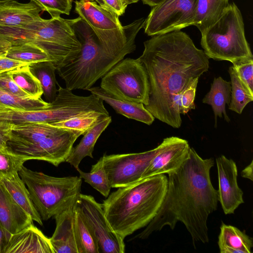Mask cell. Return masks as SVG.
<instances>
[{
	"instance_id": "1",
	"label": "cell",
	"mask_w": 253,
	"mask_h": 253,
	"mask_svg": "<svg viewBox=\"0 0 253 253\" xmlns=\"http://www.w3.org/2000/svg\"><path fill=\"white\" fill-rule=\"evenodd\" d=\"M144 46L138 59L149 85V103L144 106L155 118L178 128L182 123L180 96L191 82L208 71L209 58L180 30L153 36Z\"/></svg>"
},
{
	"instance_id": "2",
	"label": "cell",
	"mask_w": 253,
	"mask_h": 253,
	"mask_svg": "<svg viewBox=\"0 0 253 253\" xmlns=\"http://www.w3.org/2000/svg\"><path fill=\"white\" fill-rule=\"evenodd\" d=\"M212 158L203 159L193 148L177 169L168 173L167 190L156 216L133 239H146L153 232L169 226L173 230L178 222L190 234L193 244L209 242L208 219L217 209L218 191L212 186L210 170Z\"/></svg>"
},
{
	"instance_id": "3",
	"label": "cell",
	"mask_w": 253,
	"mask_h": 253,
	"mask_svg": "<svg viewBox=\"0 0 253 253\" xmlns=\"http://www.w3.org/2000/svg\"><path fill=\"white\" fill-rule=\"evenodd\" d=\"M165 174L141 179L119 187L103 201L105 217L122 238L145 227L157 215L167 190Z\"/></svg>"
},
{
	"instance_id": "4",
	"label": "cell",
	"mask_w": 253,
	"mask_h": 253,
	"mask_svg": "<svg viewBox=\"0 0 253 253\" xmlns=\"http://www.w3.org/2000/svg\"><path fill=\"white\" fill-rule=\"evenodd\" d=\"M79 19L41 17L22 27L0 26V52L11 46L32 43L49 56L57 70L72 62L81 51L74 28Z\"/></svg>"
},
{
	"instance_id": "5",
	"label": "cell",
	"mask_w": 253,
	"mask_h": 253,
	"mask_svg": "<svg viewBox=\"0 0 253 253\" xmlns=\"http://www.w3.org/2000/svg\"><path fill=\"white\" fill-rule=\"evenodd\" d=\"M74 28L82 45L81 51L72 62L56 70L67 88L88 90L124 57L105 49L80 17Z\"/></svg>"
},
{
	"instance_id": "6",
	"label": "cell",
	"mask_w": 253,
	"mask_h": 253,
	"mask_svg": "<svg viewBox=\"0 0 253 253\" xmlns=\"http://www.w3.org/2000/svg\"><path fill=\"white\" fill-rule=\"evenodd\" d=\"M42 220L74 206L81 194L80 176L54 177L24 166L18 172Z\"/></svg>"
},
{
	"instance_id": "7",
	"label": "cell",
	"mask_w": 253,
	"mask_h": 253,
	"mask_svg": "<svg viewBox=\"0 0 253 253\" xmlns=\"http://www.w3.org/2000/svg\"><path fill=\"white\" fill-rule=\"evenodd\" d=\"M75 11L90 28L101 45L110 52L125 57L136 49L135 38L145 18L123 26L119 17L95 1H75Z\"/></svg>"
},
{
	"instance_id": "8",
	"label": "cell",
	"mask_w": 253,
	"mask_h": 253,
	"mask_svg": "<svg viewBox=\"0 0 253 253\" xmlns=\"http://www.w3.org/2000/svg\"><path fill=\"white\" fill-rule=\"evenodd\" d=\"M201 35V45L209 58L232 64L253 59L243 16L234 2L230 3L218 20Z\"/></svg>"
},
{
	"instance_id": "9",
	"label": "cell",
	"mask_w": 253,
	"mask_h": 253,
	"mask_svg": "<svg viewBox=\"0 0 253 253\" xmlns=\"http://www.w3.org/2000/svg\"><path fill=\"white\" fill-rule=\"evenodd\" d=\"M100 87L118 99L148 104V77L138 58H124L119 62L101 78Z\"/></svg>"
},
{
	"instance_id": "10",
	"label": "cell",
	"mask_w": 253,
	"mask_h": 253,
	"mask_svg": "<svg viewBox=\"0 0 253 253\" xmlns=\"http://www.w3.org/2000/svg\"><path fill=\"white\" fill-rule=\"evenodd\" d=\"M197 0H164L153 7L143 28L148 36L164 34L193 25Z\"/></svg>"
},
{
	"instance_id": "11",
	"label": "cell",
	"mask_w": 253,
	"mask_h": 253,
	"mask_svg": "<svg viewBox=\"0 0 253 253\" xmlns=\"http://www.w3.org/2000/svg\"><path fill=\"white\" fill-rule=\"evenodd\" d=\"M164 140L157 147L143 152L103 154L105 169L111 188L126 186L141 179L153 158L162 149Z\"/></svg>"
},
{
	"instance_id": "12",
	"label": "cell",
	"mask_w": 253,
	"mask_h": 253,
	"mask_svg": "<svg viewBox=\"0 0 253 253\" xmlns=\"http://www.w3.org/2000/svg\"><path fill=\"white\" fill-rule=\"evenodd\" d=\"M84 134L81 131L63 129L35 144L7 146L27 160L44 161L58 167L66 161L74 143L80 135Z\"/></svg>"
},
{
	"instance_id": "13",
	"label": "cell",
	"mask_w": 253,
	"mask_h": 253,
	"mask_svg": "<svg viewBox=\"0 0 253 253\" xmlns=\"http://www.w3.org/2000/svg\"><path fill=\"white\" fill-rule=\"evenodd\" d=\"M77 204L93 229L100 253H124V239L111 228L104 214L102 204L88 195L81 194Z\"/></svg>"
},
{
	"instance_id": "14",
	"label": "cell",
	"mask_w": 253,
	"mask_h": 253,
	"mask_svg": "<svg viewBox=\"0 0 253 253\" xmlns=\"http://www.w3.org/2000/svg\"><path fill=\"white\" fill-rule=\"evenodd\" d=\"M218 177V200L225 214L234 213L244 203L243 192L237 182L238 169L236 163L224 155L216 159Z\"/></svg>"
},
{
	"instance_id": "15",
	"label": "cell",
	"mask_w": 253,
	"mask_h": 253,
	"mask_svg": "<svg viewBox=\"0 0 253 253\" xmlns=\"http://www.w3.org/2000/svg\"><path fill=\"white\" fill-rule=\"evenodd\" d=\"M163 140V147L153 158L141 179L158 174H168L178 169L187 158L190 147L186 140L171 136Z\"/></svg>"
},
{
	"instance_id": "16",
	"label": "cell",
	"mask_w": 253,
	"mask_h": 253,
	"mask_svg": "<svg viewBox=\"0 0 253 253\" xmlns=\"http://www.w3.org/2000/svg\"><path fill=\"white\" fill-rule=\"evenodd\" d=\"M75 206L54 216L56 227L50 240L54 253H83L75 227Z\"/></svg>"
},
{
	"instance_id": "17",
	"label": "cell",
	"mask_w": 253,
	"mask_h": 253,
	"mask_svg": "<svg viewBox=\"0 0 253 253\" xmlns=\"http://www.w3.org/2000/svg\"><path fill=\"white\" fill-rule=\"evenodd\" d=\"M3 253H54L50 242L34 224L11 235Z\"/></svg>"
},
{
	"instance_id": "18",
	"label": "cell",
	"mask_w": 253,
	"mask_h": 253,
	"mask_svg": "<svg viewBox=\"0 0 253 253\" xmlns=\"http://www.w3.org/2000/svg\"><path fill=\"white\" fill-rule=\"evenodd\" d=\"M33 221L0 181V225L11 235L33 224Z\"/></svg>"
},
{
	"instance_id": "19",
	"label": "cell",
	"mask_w": 253,
	"mask_h": 253,
	"mask_svg": "<svg viewBox=\"0 0 253 253\" xmlns=\"http://www.w3.org/2000/svg\"><path fill=\"white\" fill-rule=\"evenodd\" d=\"M42 10L34 2L0 0V26L22 27L39 19Z\"/></svg>"
},
{
	"instance_id": "20",
	"label": "cell",
	"mask_w": 253,
	"mask_h": 253,
	"mask_svg": "<svg viewBox=\"0 0 253 253\" xmlns=\"http://www.w3.org/2000/svg\"><path fill=\"white\" fill-rule=\"evenodd\" d=\"M93 94L110 105L118 113L148 125H151L154 117L141 103L123 100L114 97L103 90L100 86L91 87L88 89Z\"/></svg>"
},
{
	"instance_id": "21",
	"label": "cell",
	"mask_w": 253,
	"mask_h": 253,
	"mask_svg": "<svg viewBox=\"0 0 253 253\" xmlns=\"http://www.w3.org/2000/svg\"><path fill=\"white\" fill-rule=\"evenodd\" d=\"M63 129H65L39 123L13 125L11 128L7 146L35 144Z\"/></svg>"
},
{
	"instance_id": "22",
	"label": "cell",
	"mask_w": 253,
	"mask_h": 253,
	"mask_svg": "<svg viewBox=\"0 0 253 253\" xmlns=\"http://www.w3.org/2000/svg\"><path fill=\"white\" fill-rule=\"evenodd\" d=\"M112 121L111 116L105 117L87 130L83 135L80 143L72 150L66 160L76 169L79 168L82 160L85 157L93 158L92 153L94 145L101 133L109 126Z\"/></svg>"
},
{
	"instance_id": "23",
	"label": "cell",
	"mask_w": 253,
	"mask_h": 253,
	"mask_svg": "<svg viewBox=\"0 0 253 253\" xmlns=\"http://www.w3.org/2000/svg\"><path fill=\"white\" fill-rule=\"evenodd\" d=\"M218 245L220 253H251L253 239L244 231L230 225L222 223Z\"/></svg>"
},
{
	"instance_id": "24",
	"label": "cell",
	"mask_w": 253,
	"mask_h": 253,
	"mask_svg": "<svg viewBox=\"0 0 253 253\" xmlns=\"http://www.w3.org/2000/svg\"><path fill=\"white\" fill-rule=\"evenodd\" d=\"M231 83L221 77L214 78L210 91L202 100L204 103L208 104L212 107L215 120V126H217V117L229 122L230 120L226 111V105L230 103L231 99Z\"/></svg>"
},
{
	"instance_id": "25",
	"label": "cell",
	"mask_w": 253,
	"mask_h": 253,
	"mask_svg": "<svg viewBox=\"0 0 253 253\" xmlns=\"http://www.w3.org/2000/svg\"><path fill=\"white\" fill-rule=\"evenodd\" d=\"M17 204L31 216L33 220L42 225V220L35 207L26 185L18 173L0 180Z\"/></svg>"
},
{
	"instance_id": "26",
	"label": "cell",
	"mask_w": 253,
	"mask_h": 253,
	"mask_svg": "<svg viewBox=\"0 0 253 253\" xmlns=\"http://www.w3.org/2000/svg\"><path fill=\"white\" fill-rule=\"evenodd\" d=\"M229 0H197L193 25L201 33L213 24L229 5Z\"/></svg>"
},
{
	"instance_id": "27",
	"label": "cell",
	"mask_w": 253,
	"mask_h": 253,
	"mask_svg": "<svg viewBox=\"0 0 253 253\" xmlns=\"http://www.w3.org/2000/svg\"><path fill=\"white\" fill-rule=\"evenodd\" d=\"M29 67L32 73L40 81L45 98L48 103L52 102L58 91L54 65L50 61H45L32 63Z\"/></svg>"
},
{
	"instance_id": "28",
	"label": "cell",
	"mask_w": 253,
	"mask_h": 253,
	"mask_svg": "<svg viewBox=\"0 0 253 253\" xmlns=\"http://www.w3.org/2000/svg\"><path fill=\"white\" fill-rule=\"evenodd\" d=\"M74 224L83 253H100L94 231L77 203L75 207Z\"/></svg>"
},
{
	"instance_id": "29",
	"label": "cell",
	"mask_w": 253,
	"mask_h": 253,
	"mask_svg": "<svg viewBox=\"0 0 253 253\" xmlns=\"http://www.w3.org/2000/svg\"><path fill=\"white\" fill-rule=\"evenodd\" d=\"M228 72L231 86V99L228 108L241 114L246 105L253 100V91L241 80L233 66L229 67Z\"/></svg>"
},
{
	"instance_id": "30",
	"label": "cell",
	"mask_w": 253,
	"mask_h": 253,
	"mask_svg": "<svg viewBox=\"0 0 253 253\" xmlns=\"http://www.w3.org/2000/svg\"><path fill=\"white\" fill-rule=\"evenodd\" d=\"M0 54L29 63L51 61L49 56L42 49L32 43H24L8 47L1 51Z\"/></svg>"
},
{
	"instance_id": "31",
	"label": "cell",
	"mask_w": 253,
	"mask_h": 253,
	"mask_svg": "<svg viewBox=\"0 0 253 253\" xmlns=\"http://www.w3.org/2000/svg\"><path fill=\"white\" fill-rule=\"evenodd\" d=\"M76 169L80 173V177L85 182L89 184L105 198L108 197L111 187L105 169L103 156L100 158L96 164L92 166L89 172H85L79 168Z\"/></svg>"
},
{
	"instance_id": "32",
	"label": "cell",
	"mask_w": 253,
	"mask_h": 253,
	"mask_svg": "<svg viewBox=\"0 0 253 253\" xmlns=\"http://www.w3.org/2000/svg\"><path fill=\"white\" fill-rule=\"evenodd\" d=\"M16 84L33 98H41L43 91L39 80L32 73L29 65L7 72Z\"/></svg>"
},
{
	"instance_id": "33",
	"label": "cell",
	"mask_w": 253,
	"mask_h": 253,
	"mask_svg": "<svg viewBox=\"0 0 253 253\" xmlns=\"http://www.w3.org/2000/svg\"><path fill=\"white\" fill-rule=\"evenodd\" d=\"M49 103L41 98H24L6 92L0 88V107L21 111H32L46 108Z\"/></svg>"
},
{
	"instance_id": "34",
	"label": "cell",
	"mask_w": 253,
	"mask_h": 253,
	"mask_svg": "<svg viewBox=\"0 0 253 253\" xmlns=\"http://www.w3.org/2000/svg\"><path fill=\"white\" fill-rule=\"evenodd\" d=\"M108 116L96 113L71 118L49 125L65 129L81 131L84 134L100 120Z\"/></svg>"
},
{
	"instance_id": "35",
	"label": "cell",
	"mask_w": 253,
	"mask_h": 253,
	"mask_svg": "<svg viewBox=\"0 0 253 253\" xmlns=\"http://www.w3.org/2000/svg\"><path fill=\"white\" fill-rule=\"evenodd\" d=\"M26 161L24 156L17 154L8 147L0 150V180L18 173Z\"/></svg>"
},
{
	"instance_id": "36",
	"label": "cell",
	"mask_w": 253,
	"mask_h": 253,
	"mask_svg": "<svg viewBox=\"0 0 253 253\" xmlns=\"http://www.w3.org/2000/svg\"><path fill=\"white\" fill-rule=\"evenodd\" d=\"M42 10L47 11L51 18H56L64 14L69 15L73 0H30Z\"/></svg>"
},
{
	"instance_id": "37",
	"label": "cell",
	"mask_w": 253,
	"mask_h": 253,
	"mask_svg": "<svg viewBox=\"0 0 253 253\" xmlns=\"http://www.w3.org/2000/svg\"><path fill=\"white\" fill-rule=\"evenodd\" d=\"M199 79H194L181 93L178 103V109L180 115H185L190 110L195 109L194 100Z\"/></svg>"
},
{
	"instance_id": "38",
	"label": "cell",
	"mask_w": 253,
	"mask_h": 253,
	"mask_svg": "<svg viewBox=\"0 0 253 253\" xmlns=\"http://www.w3.org/2000/svg\"><path fill=\"white\" fill-rule=\"evenodd\" d=\"M233 66L241 80L253 91V59L239 61Z\"/></svg>"
},
{
	"instance_id": "39",
	"label": "cell",
	"mask_w": 253,
	"mask_h": 253,
	"mask_svg": "<svg viewBox=\"0 0 253 253\" xmlns=\"http://www.w3.org/2000/svg\"><path fill=\"white\" fill-rule=\"evenodd\" d=\"M0 88L16 96L24 98H32L16 84L7 72L0 74Z\"/></svg>"
},
{
	"instance_id": "40",
	"label": "cell",
	"mask_w": 253,
	"mask_h": 253,
	"mask_svg": "<svg viewBox=\"0 0 253 253\" xmlns=\"http://www.w3.org/2000/svg\"><path fill=\"white\" fill-rule=\"evenodd\" d=\"M31 64L13 59L0 54V74L19 67L30 65Z\"/></svg>"
},
{
	"instance_id": "41",
	"label": "cell",
	"mask_w": 253,
	"mask_h": 253,
	"mask_svg": "<svg viewBox=\"0 0 253 253\" xmlns=\"http://www.w3.org/2000/svg\"><path fill=\"white\" fill-rule=\"evenodd\" d=\"M101 5L116 14L118 17L122 16L126 11L127 5L123 0H101Z\"/></svg>"
},
{
	"instance_id": "42",
	"label": "cell",
	"mask_w": 253,
	"mask_h": 253,
	"mask_svg": "<svg viewBox=\"0 0 253 253\" xmlns=\"http://www.w3.org/2000/svg\"><path fill=\"white\" fill-rule=\"evenodd\" d=\"M12 125L0 122V150L8 147Z\"/></svg>"
},
{
	"instance_id": "43",
	"label": "cell",
	"mask_w": 253,
	"mask_h": 253,
	"mask_svg": "<svg viewBox=\"0 0 253 253\" xmlns=\"http://www.w3.org/2000/svg\"><path fill=\"white\" fill-rule=\"evenodd\" d=\"M10 236L11 235L0 225V253H3Z\"/></svg>"
},
{
	"instance_id": "44",
	"label": "cell",
	"mask_w": 253,
	"mask_h": 253,
	"mask_svg": "<svg viewBox=\"0 0 253 253\" xmlns=\"http://www.w3.org/2000/svg\"><path fill=\"white\" fill-rule=\"evenodd\" d=\"M253 161L243 169L241 173L242 177L249 179L251 181L253 180Z\"/></svg>"
},
{
	"instance_id": "45",
	"label": "cell",
	"mask_w": 253,
	"mask_h": 253,
	"mask_svg": "<svg viewBox=\"0 0 253 253\" xmlns=\"http://www.w3.org/2000/svg\"><path fill=\"white\" fill-rule=\"evenodd\" d=\"M164 0H142V1L144 4L154 7L160 4Z\"/></svg>"
},
{
	"instance_id": "46",
	"label": "cell",
	"mask_w": 253,
	"mask_h": 253,
	"mask_svg": "<svg viewBox=\"0 0 253 253\" xmlns=\"http://www.w3.org/2000/svg\"><path fill=\"white\" fill-rule=\"evenodd\" d=\"M123 1L126 5H128L130 4L136 3L138 2L139 0H123Z\"/></svg>"
},
{
	"instance_id": "47",
	"label": "cell",
	"mask_w": 253,
	"mask_h": 253,
	"mask_svg": "<svg viewBox=\"0 0 253 253\" xmlns=\"http://www.w3.org/2000/svg\"><path fill=\"white\" fill-rule=\"evenodd\" d=\"M79 0L82 1H95L99 5L102 4V2H101V0Z\"/></svg>"
}]
</instances>
